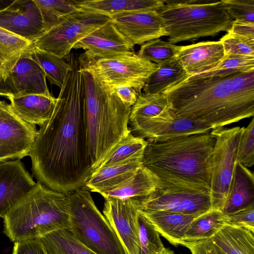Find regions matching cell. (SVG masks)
<instances>
[{"label": "cell", "mask_w": 254, "mask_h": 254, "mask_svg": "<svg viewBox=\"0 0 254 254\" xmlns=\"http://www.w3.org/2000/svg\"><path fill=\"white\" fill-rule=\"evenodd\" d=\"M164 1L158 12L172 44L228 32L233 21L221 0Z\"/></svg>", "instance_id": "obj_6"}, {"label": "cell", "mask_w": 254, "mask_h": 254, "mask_svg": "<svg viewBox=\"0 0 254 254\" xmlns=\"http://www.w3.org/2000/svg\"><path fill=\"white\" fill-rule=\"evenodd\" d=\"M159 185L157 178L142 166L130 178L112 189L100 193L105 198L137 199L154 191Z\"/></svg>", "instance_id": "obj_26"}, {"label": "cell", "mask_w": 254, "mask_h": 254, "mask_svg": "<svg viewBox=\"0 0 254 254\" xmlns=\"http://www.w3.org/2000/svg\"><path fill=\"white\" fill-rule=\"evenodd\" d=\"M224 57L223 48L220 41H207L182 46L177 60L189 76L213 68Z\"/></svg>", "instance_id": "obj_20"}, {"label": "cell", "mask_w": 254, "mask_h": 254, "mask_svg": "<svg viewBox=\"0 0 254 254\" xmlns=\"http://www.w3.org/2000/svg\"><path fill=\"white\" fill-rule=\"evenodd\" d=\"M182 49V46L158 38L142 44L137 55L142 59L161 64L177 59Z\"/></svg>", "instance_id": "obj_36"}, {"label": "cell", "mask_w": 254, "mask_h": 254, "mask_svg": "<svg viewBox=\"0 0 254 254\" xmlns=\"http://www.w3.org/2000/svg\"><path fill=\"white\" fill-rule=\"evenodd\" d=\"M224 254H254V231L227 224L211 238Z\"/></svg>", "instance_id": "obj_27"}, {"label": "cell", "mask_w": 254, "mask_h": 254, "mask_svg": "<svg viewBox=\"0 0 254 254\" xmlns=\"http://www.w3.org/2000/svg\"><path fill=\"white\" fill-rule=\"evenodd\" d=\"M231 75L185 79L162 94L176 116L224 127L254 115V87Z\"/></svg>", "instance_id": "obj_2"}, {"label": "cell", "mask_w": 254, "mask_h": 254, "mask_svg": "<svg viewBox=\"0 0 254 254\" xmlns=\"http://www.w3.org/2000/svg\"><path fill=\"white\" fill-rule=\"evenodd\" d=\"M142 159H133L98 169L91 174L84 187L99 193L111 190L131 177L142 166Z\"/></svg>", "instance_id": "obj_23"}, {"label": "cell", "mask_w": 254, "mask_h": 254, "mask_svg": "<svg viewBox=\"0 0 254 254\" xmlns=\"http://www.w3.org/2000/svg\"><path fill=\"white\" fill-rule=\"evenodd\" d=\"M34 1L41 12L46 31L65 16L78 9L72 0H34Z\"/></svg>", "instance_id": "obj_37"}, {"label": "cell", "mask_w": 254, "mask_h": 254, "mask_svg": "<svg viewBox=\"0 0 254 254\" xmlns=\"http://www.w3.org/2000/svg\"><path fill=\"white\" fill-rule=\"evenodd\" d=\"M8 99L16 116L27 124L40 127L51 118L57 100L51 94L11 96Z\"/></svg>", "instance_id": "obj_21"}, {"label": "cell", "mask_w": 254, "mask_h": 254, "mask_svg": "<svg viewBox=\"0 0 254 254\" xmlns=\"http://www.w3.org/2000/svg\"><path fill=\"white\" fill-rule=\"evenodd\" d=\"M103 210L127 254H140L138 215L139 210L132 198H105Z\"/></svg>", "instance_id": "obj_15"}, {"label": "cell", "mask_w": 254, "mask_h": 254, "mask_svg": "<svg viewBox=\"0 0 254 254\" xmlns=\"http://www.w3.org/2000/svg\"><path fill=\"white\" fill-rule=\"evenodd\" d=\"M138 226L140 254H159L165 247L160 234L149 220L139 211Z\"/></svg>", "instance_id": "obj_38"}, {"label": "cell", "mask_w": 254, "mask_h": 254, "mask_svg": "<svg viewBox=\"0 0 254 254\" xmlns=\"http://www.w3.org/2000/svg\"><path fill=\"white\" fill-rule=\"evenodd\" d=\"M221 1L233 20L254 23V0H222Z\"/></svg>", "instance_id": "obj_41"}, {"label": "cell", "mask_w": 254, "mask_h": 254, "mask_svg": "<svg viewBox=\"0 0 254 254\" xmlns=\"http://www.w3.org/2000/svg\"><path fill=\"white\" fill-rule=\"evenodd\" d=\"M82 72L87 143L92 169L118 142L131 133L128 127L131 107L124 103L114 92L104 89L83 67Z\"/></svg>", "instance_id": "obj_5"}, {"label": "cell", "mask_w": 254, "mask_h": 254, "mask_svg": "<svg viewBox=\"0 0 254 254\" xmlns=\"http://www.w3.org/2000/svg\"><path fill=\"white\" fill-rule=\"evenodd\" d=\"M253 205L254 174L236 162L228 195L221 211L228 215Z\"/></svg>", "instance_id": "obj_22"}, {"label": "cell", "mask_w": 254, "mask_h": 254, "mask_svg": "<svg viewBox=\"0 0 254 254\" xmlns=\"http://www.w3.org/2000/svg\"><path fill=\"white\" fill-rule=\"evenodd\" d=\"M36 184L20 160L0 162V217Z\"/></svg>", "instance_id": "obj_19"}, {"label": "cell", "mask_w": 254, "mask_h": 254, "mask_svg": "<svg viewBox=\"0 0 254 254\" xmlns=\"http://www.w3.org/2000/svg\"><path fill=\"white\" fill-rule=\"evenodd\" d=\"M227 33L246 38L254 39V23L233 20Z\"/></svg>", "instance_id": "obj_45"}, {"label": "cell", "mask_w": 254, "mask_h": 254, "mask_svg": "<svg viewBox=\"0 0 254 254\" xmlns=\"http://www.w3.org/2000/svg\"><path fill=\"white\" fill-rule=\"evenodd\" d=\"M78 9L109 17L135 11H159L165 4L160 0H72Z\"/></svg>", "instance_id": "obj_25"}, {"label": "cell", "mask_w": 254, "mask_h": 254, "mask_svg": "<svg viewBox=\"0 0 254 254\" xmlns=\"http://www.w3.org/2000/svg\"><path fill=\"white\" fill-rule=\"evenodd\" d=\"M159 254H175V253L169 248H165L163 251Z\"/></svg>", "instance_id": "obj_48"}, {"label": "cell", "mask_w": 254, "mask_h": 254, "mask_svg": "<svg viewBox=\"0 0 254 254\" xmlns=\"http://www.w3.org/2000/svg\"><path fill=\"white\" fill-rule=\"evenodd\" d=\"M147 141L131 133L123 137L94 166L91 174L103 167L120 164L127 161L142 158Z\"/></svg>", "instance_id": "obj_28"}, {"label": "cell", "mask_w": 254, "mask_h": 254, "mask_svg": "<svg viewBox=\"0 0 254 254\" xmlns=\"http://www.w3.org/2000/svg\"><path fill=\"white\" fill-rule=\"evenodd\" d=\"M68 193L51 190L37 182L9 208L3 217L4 234L14 243L39 238L68 228Z\"/></svg>", "instance_id": "obj_4"}, {"label": "cell", "mask_w": 254, "mask_h": 254, "mask_svg": "<svg viewBox=\"0 0 254 254\" xmlns=\"http://www.w3.org/2000/svg\"><path fill=\"white\" fill-rule=\"evenodd\" d=\"M254 70V57L225 56L213 68L189 76L186 79L225 77L237 73Z\"/></svg>", "instance_id": "obj_34"}, {"label": "cell", "mask_w": 254, "mask_h": 254, "mask_svg": "<svg viewBox=\"0 0 254 254\" xmlns=\"http://www.w3.org/2000/svg\"><path fill=\"white\" fill-rule=\"evenodd\" d=\"M66 76L50 120L40 127L30 156L33 176L46 187L69 193L91 174L87 143L82 64L76 52L66 57Z\"/></svg>", "instance_id": "obj_1"}, {"label": "cell", "mask_w": 254, "mask_h": 254, "mask_svg": "<svg viewBox=\"0 0 254 254\" xmlns=\"http://www.w3.org/2000/svg\"><path fill=\"white\" fill-rule=\"evenodd\" d=\"M134 45L110 20L78 42L73 49H82L83 63L134 54Z\"/></svg>", "instance_id": "obj_14"}, {"label": "cell", "mask_w": 254, "mask_h": 254, "mask_svg": "<svg viewBox=\"0 0 254 254\" xmlns=\"http://www.w3.org/2000/svg\"><path fill=\"white\" fill-rule=\"evenodd\" d=\"M90 192L84 186L68 193V229L77 240L97 254H127Z\"/></svg>", "instance_id": "obj_7"}, {"label": "cell", "mask_w": 254, "mask_h": 254, "mask_svg": "<svg viewBox=\"0 0 254 254\" xmlns=\"http://www.w3.org/2000/svg\"><path fill=\"white\" fill-rule=\"evenodd\" d=\"M160 235L174 245H180L191 222L198 214H183L158 210L141 212Z\"/></svg>", "instance_id": "obj_24"}, {"label": "cell", "mask_w": 254, "mask_h": 254, "mask_svg": "<svg viewBox=\"0 0 254 254\" xmlns=\"http://www.w3.org/2000/svg\"><path fill=\"white\" fill-rule=\"evenodd\" d=\"M0 27L33 42L46 31L34 0H17L0 7Z\"/></svg>", "instance_id": "obj_16"}, {"label": "cell", "mask_w": 254, "mask_h": 254, "mask_svg": "<svg viewBox=\"0 0 254 254\" xmlns=\"http://www.w3.org/2000/svg\"><path fill=\"white\" fill-rule=\"evenodd\" d=\"M157 65V69L147 79L143 93L162 94L188 76L187 72L177 59Z\"/></svg>", "instance_id": "obj_29"}, {"label": "cell", "mask_w": 254, "mask_h": 254, "mask_svg": "<svg viewBox=\"0 0 254 254\" xmlns=\"http://www.w3.org/2000/svg\"><path fill=\"white\" fill-rule=\"evenodd\" d=\"M125 104L132 107L135 103L138 94L134 89L128 86H120L113 91Z\"/></svg>", "instance_id": "obj_46"}, {"label": "cell", "mask_w": 254, "mask_h": 254, "mask_svg": "<svg viewBox=\"0 0 254 254\" xmlns=\"http://www.w3.org/2000/svg\"><path fill=\"white\" fill-rule=\"evenodd\" d=\"M169 106L167 97L162 93H141L131 107L129 123L155 117Z\"/></svg>", "instance_id": "obj_35"}, {"label": "cell", "mask_w": 254, "mask_h": 254, "mask_svg": "<svg viewBox=\"0 0 254 254\" xmlns=\"http://www.w3.org/2000/svg\"><path fill=\"white\" fill-rule=\"evenodd\" d=\"M227 216V224L254 231V205Z\"/></svg>", "instance_id": "obj_42"}, {"label": "cell", "mask_w": 254, "mask_h": 254, "mask_svg": "<svg viewBox=\"0 0 254 254\" xmlns=\"http://www.w3.org/2000/svg\"><path fill=\"white\" fill-rule=\"evenodd\" d=\"M37 132L36 126L21 120L0 100V162L29 156Z\"/></svg>", "instance_id": "obj_12"}, {"label": "cell", "mask_w": 254, "mask_h": 254, "mask_svg": "<svg viewBox=\"0 0 254 254\" xmlns=\"http://www.w3.org/2000/svg\"><path fill=\"white\" fill-rule=\"evenodd\" d=\"M237 162L247 168L254 164V119L243 131Z\"/></svg>", "instance_id": "obj_40"}, {"label": "cell", "mask_w": 254, "mask_h": 254, "mask_svg": "<svg viewBox=\"0 0 254 254\" xmlns=\"http://www.w3.org/2000/svg\"><path fill=\"white\" fill-rule=\"evenodd\" d=\"M225 56L254 57V39L227 33L220 39Z\"/></svg>", "instance_id": "obj_39"}, {"label": "cell", "mask_w": 254, "mask_h": 254, "mask_svg": "<svg viewBox=\"0 0 254 254\" xmlns=\"http://www.w3.org/2000/svg\"><path fill=\"white\" fill-rule=\"evenodd\" d=\"M0 96L6 97L7 98L12 96L5 84V80L0 75Z\"/></svg>", "instance_id": "obj_47"}, {"label": "cell", "mask_w": 254, "mask_h": 254, "mask_svg": "<svg viewBox=\"0 0 254 254\" xmlns=\"http://www.w3.org/2000/svg\"><path fill=\"white\" fill-rule=\"evenodd\" d=\"M29 54L43 69L50 83L61 88L70 69L69 63L64 58L34 47L33 44L29 49Z\"/></svg>", "instance_id": "obj_33"}, {"label": "cell", "mask_w": 254, "mask_h": 254, "mask_svg": "<svg viewBox=\"0 0 254 254\" xmlns=\"http://www.w3.org/2000/svg\"><path fill=\"white\" fill-rule=\"evenodd\" d=\"M227 224V215L221 210L210 209L193 220L185 234L184 241H196L210 239Z\"/></svg>", "instance_id": "obj_31"}, {"label": "cell", "mask_w": 254, "mask_h": 254, "mask_svg": "<svg viewBox=\"0 0 254 254\" xmlns=\"http://www.w3.org/2000/svg\"><path fill=\"white\" fill-rule=\"evenodd\" d=\"M215 141L210 132L147 141L142 166L157 178L158 186L209 192Z\"/></svg>", "instance_id": "obj_3"}, {"label": "cell", "mask_w": 254, "mask_h": 254, "mask_svg": "<svg viewBox=\"0 0 254 254\" xmlns=\"http://www.w3.org/2000/svg\"><path fill=\"white\" fill-rule=\"evenodd\" d=\"M110 20L109 16L78 9L46 31L32 44L39 50L64 58L78 42Z\"/></svg>", "instance_id": "obj_10"}, {"label": "cell", "mask_w": 254, "mask_h": 254, "mask_svg": "<svg viewBox=\"0 0 254 254\" xmlns=\"http://www.w3.org/2000/svg\"><path fill=\"white\" fill-rule=\"evenodd\" d=\"M40 240L49 254H97L77 240L68 228L52 232Z\"/></svg>", "instance_id": "obj_32"}, {"label": "cell", "mask_w": 254, "mask_h": 254, "mask_svg": "<svg viewBox=\"0 0 254 254\" xmlns=\"http://www.w3.org/2000/svg\"><path fill=\"white\" fill-rule=\"evenodd\" d=\"M30 48L22 54L5 79V84L12 96L51 95L46 75L31 57Z\"/></svg>", "instance_id": "obj_18"}, {"label": "cell", "mask_w": 254, "mask_h": 254, "mask_svg": "<svg viewBox=\"0 0 254 254\" xmlns=\"http://www.w3.org/2000/svg\"><path fill=\"white\" fill-rule=\"evenodd\" d=\"M110 20L134 45L168 36L157 11H135L117 14Z\"/></svg>", "instance_id": "obj_17"}, {"label": "cell", "mask_w": 254, "mask_h": 254, "mask_svg": "<svg viewBox=\"0 0 254 254\" xmlns=\"http://www.w3.org/2000/svg\"><path fill=\"white\" fill-rule=\"evenodd\" d=\"M134 199L141 212L163 210L200 215L211 209L210 194L207 191L158 186L153 192Z\"/></svg>", "instance_id": "obj_11"}, {"label": "cell", "mask_w": 254, "mask_h": 254, "mask_svg": "<svg viewBox=\"0 0 254 254\" xmlns=\"http://www.w3.org/2000/svg\"><path fill=\"white\" fill-rule=\"evenodd\" d=\"M180 245L190 249L192 254H224L211 239L181 242Z\"/></svg>", "instance_id": "obj_44"}, {"label": "cell", "mask_w": 254, "mask_h": 254, "mask_svg": "<svg viewBox=\"0 0 254 254\" xmlns=\"http://www.w3.org/2000/svg\"><path fill=\"white\" fill-rule=\"evenodd\" d=\"M81 62L83 68L104 89L113 92L118 87L128 86L134 89L138 95L142 93L147 79L158 67L157 64L135 53Z\"/></svg>", "instance_id": "obj_8"}, {"label": "cell", "mask_w": 254, "mask_h": 254, "mask_svg": "<svg viewBox=\"0 0 254 254\" xmlns=\"http://www.w3.org/2000/svg\"><path fill=\"white\" fill-rule=\"evenodd\" d=\"M32 44L0 27V75L5 79L22 54Z\"/></svg>", "instance_id": "obj_30"}, {"label": "cell", "mask_w": 254, "mask_h": 254, "mask_svg": "<svg viewBox=\"0 0 254 254\" xmlns=\"http://www.w3.org/2000/svg\"><path fill=\"white\" fill-rule=\"evenodd\" d=\"M12 254H49L40 239L21 240L14 243Z\"/></svg>", "instance_id": "obj_43"}, {"label": "cell", "mask_w": 254, "mask_h": 254, "mask_svg": "<svg viewBox=\"0 0 254 254\" xmlns=\"http://www.w3.org/2000/svg\"><path fill=\"white\" fill-rule=\"evenodd\" d=\"M136 136L147 141H161L181 136L210 132L211 127L203 123L177 117L170 106L157 116L129 123Z\"/></svg>", "instance_id": "obj_13"}, {"label": "cell", "mask_w": 254, "mask_h": 254, "mask_svg": "<svg viewBox=\"0 0 254 254\" xmlns=\"http://www.w3.org/2000/svg\"><path fill=\"white\" fill-rule=\"evenodd\" d=\"M244 127L212 129L216 141L211 158V209H222L228 195Z\"/></svg>", "instance_id": "obj_9"}]
</instances>
